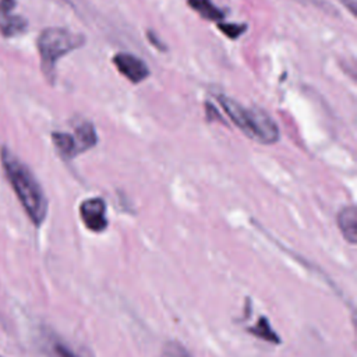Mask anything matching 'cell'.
I'll use <instances>...</instances> for the list:
<instances>
[{"label": "cell", "mask_w": 357, "mask_h": 357, "mask_svg": "<svg viewBox=\"0 0 357 357\" xmlns=\"http://www.w3.org/2000/svg\"><path fill=\"white\" fill-rule=\"evenodd\" d=\"M1 163L24 211L32 223L39 226L47 213V199L39 181L31 169L7 148L1 149Z\"/></svg>", "instance_id": "1"}, {"label": "cell", "mask_w": 357, "mask_h": 357, "mask_svg": "<svg viewBox=\"0 0 357 357\" xmlns=\"http://www.w3.org/2000/svg\"><path fill=\"white\" fill-rule=\"evenodd\" d=\"M218 99L231 121L251 139L261 144H275L279 139L278 126L262 109H245L237 100L225 95H219Z\"/></svg>", "instance_id": "2"}, {"label": "cell", "mask_w": 357, "mask_h": 357, "mask_svg": "<svg viewBox=\"0 0 357 357\" xmlns=\"http://www.w3.org/2000/svg\"><path fill=\"white\" fill-rule=\"evenodd\" d=\"M84 43L85 38L81 33L71 32L66 28L50 26L43 29L38 38V50L40 54V66L47 79L54 78L59 59L81 47Z\"/></svg>", "instance_id": "3"}, {"label": "cell", "mask_w": 357, "mask_h": 357, "mask_svg": "<svg viewBox=\"0 0 357 357\" xmlns=\"http://www.w3.org/2000/svg\"><path fill=\"white\" fill-rule=\"evenodd\" d=\"M79 215L85 227L93 233H100L107 227L106 204L102 198H88L79 205Z\"/></svg>", "instance_id": "4"}, {"label": "cell", "mask_w": 357, "mask_h": 357, "mask_svg": "<svg viewBox=\"0 0 357 357\" xmlns=\"http://www.w3.org/2000/svg\"><path fill=\"white\" fill-rule=\"evenodd\" d=\"M113 63L119 73L134 84L142 82L149 75L146 64L131 53H117L113 57Z\"/></svg>", "instance_id": "5"}, {"label": "cell", "mask_w": 357, "mask_h": 357, "mask_svg": "<svg viewBox=\"0 0 357 357\" xmlns=\"http://www.w3.org/2000/svg\"><path fill=\"white\" fill-rule=\"evenodd\" d=\"M337 226L340 233L350 244L357 241V212L356 206H344L337 215Z\"/></svg>", "instance_id": "6"}, {"label": "cell", "mask_w": 357, "mask_h": 357, "mask_svg": "<svg viewBox=\"0 0 357 357\" xmlns=\"http://www.w3.org/2000/svg\"><path fill=\"white\" fill-rule=\"evenodd\" d=\"M187 4L208 21L219 22L225 18V11L216 7L212 0H187Z\"/></svg>", "instance_id": "7"}, {"label": "cell", "mask_w": 357, "mask_h": 357, "mask_svg": "<svg viewBox=\"0 0 357 357\" xmlns=\"http://www.w3.org/2000/svg\"><path fill=\"white\" fill-rule=\"evenodd\" d=\"M74 139L77 142L79 152H84L89 148L95 146V144L98 142V137H96V131H95L93 126L89 121H84L79 126H77Z\"/></svg>", "instance_id": "8"}, {"label": "cell", "mask_w": 357, "mask_h": 357, "mask_svg": "<svg viewBox=\"0 0 357 357\" xmlns=\"http://www.w3.org/2000/svg\"><path fill=\"white\" fill-rule=\"evenodd\" d=\"M26 29V20L10 13H0V32L3 36H14Z\"/></svg>", "instance_id": "9"}, {"label": "cell", "mask_w": 357, "mask_h": 357, "mask_svg": "<svg viewBox=\"0 0 357 357\" xmlns=\"http://www.w3.org/2000/svg\"><path fill=\"white\" fill-rule=\"evenodd\" d=\"M52 139L54 146L57 148V151L60 152L61 156L71 159L75 155L79 153L77 142L74 139V135L67 134V132H53L52 134Z\"/></svg>", "instance_id": "10"}, {"label": "cell", "mask_w": 357, "mask_h": 357, "mask_svg": "<svg viewBox=\"0 0 357 357\" xmlns=\"http://www.w3.org/2000/svg\"><path fill=\"white\" fill-rule=\"evenodd\" d=\"M248 332L257 337L266 340V342H272V343L280 342V337L273 332V329L271 328V325L265 317H261V319L254 326L248 328Z\"/></svg>", "instance_id": "11"}, {"label": "cell", "mask_w": 357, "mask_h": 357, "mask_svg": "<svg viewBox=\"0 0 357 357\" xmlns=\"http://www.w3.org/2000/svg\"><path fill=\"white\" fill-rule=\"evenodd\" d=\"M46 351L49 357H79L77 356L68 346H66L63 342L57 339H49Z\"/></svg>", "instance_id": "12"}, {"label": "cell", "mask_w": 357, "mask_h": 357, "mask_svg": "<svg viewBox=\"0 0 357 357\" xmlns=\"http://www.w3.org/2000/svg\"><path fill=\"white\" fill-rule=\"evenodd\" d=\"M218 28H219L226 36L234 39V38H238V36L247 29V25H245V24H227V22L219 21V22H218Z\"/></svg>", "instance_id": "13"}, {"label": "cell", "mask_w": 357, "mask_h": 357, "mask_svg": "<svg viewBox=\"0 0 357 357\" xmlns=\"http://www.w3.org/2000/svg\"><path fill=\"white\" fill-rule=\"evenodd\" d=\"M148 39L151 40V43L155 46V47H158L159 50H166V46H165V43L158 38V35L155 33V32H152V31H148Z\"/></svg>", "instance_id": "14"}, {"label": "cell", "mask_w": 357, "mask_h": 357, "mask_svg": "<svg viewBox=\"0 0 357 357\" xmlns=\"http://www.w3.org/2000/svg\"><path fill=\"white\" fill-rule=\"evenodd\" d=\"M17 6L15 0H0V13H10Z\"/></svg>", "instance_id": "15"}, {"label": "cell", "mask_w": 357, "mask_h": 357, "mask_svg": "<svg viewBox=\"0 0 357 357\" xmlns=\"http://www.w3.org/2000/svg\"><path fill=\"white\" fill-rule=\"evenodd\" d=\"M344 6H349V10L351 14H356V7H354V0H340Z\"/></svg>", "instance_id": "16"}]
</instances>
